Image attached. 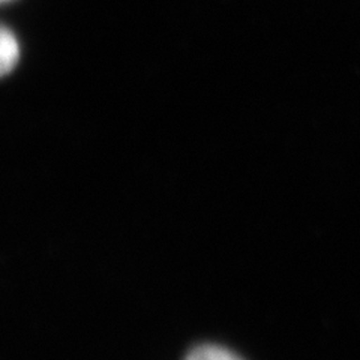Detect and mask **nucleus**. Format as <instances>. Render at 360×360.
Listing matches in <instances>:
<instances>
[{
  "label": "nucleus",
  "mask_w": 360,
  "mask_h": 360,
  "mask_svg": "<svg viewBox=\"0 0 360 360\" xmlns=\"http://www.w3.org/2000/svg\"><path fill=\"white\" fill-rule=\"evenodd\" d=\"M20 59V47L17 38L8 27H2L0 32V72L8 75L14 70Z\"/></svg>",
  "instance_id": "obj_1"
},
{
  "label": "nucleus",
  "mask_w": 360,
  "mask_h": 360,
  "mask_svg": "<svg viewBox=\"0 0 360 360\" xmlns=\"http://www.w3.org/2000/svg\"><path fill=\"white\" fill-rule=\"evenodd\" d=\"M185 360H242L234 353L217 345H201L191 352Z\"/></svg>",
  "instance_id": "obj_2"
},
{
  "label": "nucleus",
  "mask_w": 360,
  "mask_h": 360,
  "mask_svg": "<svg viewBox=\"0 0 360 360\" xmlns=\"http://www.w3.org/2000/svg\"><path fill=\"white\" fill-rule=\"evenodd\" d=\"M2 2H4V4H6V2H13V0H2Z\"/></svg>",
  "instance_id": "obj_3"
}]
</instances>
